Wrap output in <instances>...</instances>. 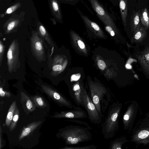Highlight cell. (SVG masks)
I'll list each match as a JSON object with an SVG mask.
<instances>
[{"mask_svg":"<svg viewBox=\"0 0 149 149\" xmlns=\"http://www.w3.org/2000/svg\"><path fill=\"white\" fill-rule=\"evenodd\" d=\"M88 130L83 126L71 125L59 129L56 136L62 139L66 145H75L92 139V135Z\"/></svg>","mask_w":149,"mask_h":149,"instance_id":"cell-1","label":"cell"},{"mask_svg":"<svg viewBox=\"0 0 149 149\" xmlns=\"http://www.w3.org/2000/svg\"><path fill=\"white\" fill-rule=\"evenodd\" d=\"M121 107V105L117 102L109 107L102 129V133L106 139L112 138L118 128V120Z\"/></svg>","mask_w":149,"mask_h":149,"instance_id":"cell-2","label":"cell"},{"mask_svg":"<svg viewBox=\"0 0 149 149\" xmlns=\"http://www.w3.org/2000/svg\"><path fill=\"white\" fill-rule=\"evenodd\" d=\"M40 86L42 91L60 107L72 109L75 107L69 100L51 86L44 84Z\"/></svg>","mask_w":149,"mask_h":149,"instance_id":"cell-3","label":"cell"},{"mask_svg":"<svg viewBox=\"0 0 149 149\" xmlns=\"http://www.w3.org/2000/svg\"><path fill=\"white\" fill-rule=\"evenodd\" d=\"M83 107L86 109L90 121L93 124H99L103 117L98 112L89 94L84 89L82 96Z\"/></svg>","mask_w":149,"mask_h":149,"instance_id":"cell-4","label":"cell"},{"mask_svg":"<svg viewBox=\"0 0 149 149\" xmlns=\"http://www.w3.org/2000/svg\"><path fill=\"white\" fill-rule=\"evenodd\" d=\"M99 19L106 26L113 25V19L107 10L98 0H88Z\"/></svg>","mask_w":149,"mask_h":149,"instance_id":"cell-5","label":"cell"},{"mask_svg":"<svg viewBox=\"0 0 149 149\" xmlns=\"http://www.w3.org/2000/svg\"><path fill=\"white\" fill-rule=\"evenodd\" d=\"M87 117L86 112L79 107H75L68 111L56 112L51 117L56 118H65L68 119H83Z\"/></svg>","mask_w":149,"mask_h":149,"instance_id":"cell-6","label":"cell"},{"mask_svg":"<svg viewBox=\"0 0 149 149\" xmlns=\"http://www.w3.org/2000/svg\"><path fill=\"white\" fill-rule=\"evenodd\" d=\"M19 48L17 44L13 41L10 45L7 53L8 64L9 71L16 67L18 60Z\"/></svg>","mask_w":149,"mask_h":149,"instance_id":"cell-7","label":"cell"},{"mask_svg":"<svg viewBox=\"0 0 149 149\" xmlns=\"http://www.w3.org/2000/svg\"><path fill=\"white\" fill-rule=\"evenodd\" d=\"M39 37H33L31 40V44L35 54L38 57H42L44 55V51L42 42Z\"/></svg>","mask_w":149,"mask_h":149,"instance_id":"cell-8","label":"cell"},{"mask_svg":"<svg viewBox=\"0 0 149 149\" xmlns=\"http://www.w3.org/2000/svg\"><path fill=\"white\" fill-rule=\"evenodd\" d=\"M42 122V121L34 122L24 127L19 135V139L21 140L29 135L40 125Z\"/></svg>","mask_w":149,"mask_h":149,"instance_id":"cell-9","label":"cell"},{"mask_svg":"<svg viewBox=\"0 0 149 149\" xmlns=\"http://www.w3.org/2000/svg\"><path fill=\"white\" fill-rule=\"evenodd\" d=\"M21 100L24 102L27 109L30 111H32L36 109V106L33 101L28 95L24 93H21Z\"/></svg>","mask_w":149,"mask_h":149,"instance_id":"cell-10","label":"cell"},{"mask_svg":"<svg viewBox=\"0 0 149 149\" xmlns=\"http://www.w3.org/2000/svg\"><path fill=\"white\" fill-rule=\"evenodd\" d=\"M119 7L123 22L126 26L127 13V0H119Z\"/></svg>","mask_w":149,"mask_h":149,"instance_id":"cell-11","label":"cell"},{"mask_svg":"<svg viewBox=\"0 0 149 149\" xmlns=\"http://www.w3.org/2000/svg\"><path fill=\"white\" fill-rule=\"evenodd\" d=\"M16 107V102L14 101L12 102L9 109L5 122V124L8 127H10V125Z\"/></svg>","mask_w":149,"mask_h":149,"instance_id":"cell-12","label":"cell"},{"mask_svg":"<svg viewBox=\"0 0 149 149\" xmlns=\"http://www.w3.org/2000/svg\"><path fill=\"white\" fill-rule=\"evenodd\" d=\"M31 98L35 106L40 108H44L47 105L44 99L40 95L32 96Z\"/></svg>","mask_w":149,"mask_h":149,"instance_id":"cell-13","label":"cell"},{"mask_svg":"<svg viewBox=\"0 0 149 149\" xmlns=\"http://www.w3.org/2000/svg\"><path fill=\"white\" fill-rule=\"evenodd\" d=\"M141 20L143 25L146 28L149 27V15L147 9H143L141 16Z\"/></svg>","mask_w":149,"mask_h":149,"instance_id":"cell-14","label":"cell"},{"mask_svg":"<svg viewBox=\"0 0 149 149\" xmlns=\"http://www.w3.org/2000/svg\"><path fill=\"white\" fill-rule=\"evenodd\" d=\"M19 110L17 107L16 108L10 126L9 130L12 131L15 128L17 122L19 119Z\"/></svg>","mask_w":149,"mask_h":149,"instance_id":"cell-15","label":"cell"},{"mask_svg":"<svg viewBox=\"0 0 149 149\" xmlns=\"http://www.w3.org/2000/svg\"><path fill=\"white\" fill-rule=\"evenodd\" d=\"M97 146L94 145L78 147L66 146L61 149H95Z\"/></svg>","mask_w":149,"mask_h":149,"instance_id":"cell-16","label":"cell"},{"mask_svg":"<svg viewBox=\"0 0 149 149\" xmlns=\"http://www.w3.org/2000/svg\"><path fill=\"white\" fill-rule=\"evenodd\" d=\"M39 31L41 35L44 37L45 38L49 44L52 45V42L50 38L47 34V32L44 27L42 25L40 26L39 28Z\"/></svg>","mask_w":149,"mask_h":149,"instance_id":"cell-17","label":"cell"},{"mask_svg":"<svg viewBox=\"0 0 149 149\" xmlns=\"http://www.w3.org/2000/svg\"><path fill=\"white\" fill-rule=\"evenodd\" d=\"M67 120L70 122L80 124L82 126H83V127L86 128L89 130H91L92 129V128L87 123L84 121L78 120L77 119H69Z\"/></svg>","mask_w":149,"mask_h":149,"instance_id":"cell-18","label":"cell"},{"mask_svg":"<svg viewBox=\"0 0 149 149\" xmlns=\"http://www.w3.org/2000/svg\"><path fill=\"white\" fill-rule=\"evenodd\" d=\"M140 21L139 15L138 12L135 14L133 19V25L134 28L136 29Z\"/></svg>","mask_w":149,"mask_h":149,"instance_id":"cell-19","label":"cell"},{"mask_svg":"<svg viewBox=\"0 0 149 149\" xmlns=\"http://www.w3.org/2000/svg\"><path fill=\"white\" fill-rule=\"evenodd\" d=\"M149 135L148 131L144 130L140 132L138 134V137L140 139H143L147 137Z\"/></svg>","mask_w":149,"mask_h":149,"instance_id":"cell-20","label":"cell"},{"mask_svg":"<svg viewBox=\"0 0 149 149\" xmlns=\"http://www.w3.org/2000/svg\"><path fill=\"white\" fill-rule=\"evenodd\" d=\"M4 48L3 45V43L1 40H0V65L1 63V60L2 59L3 55L4 53Z\"/></svg>","mask_w":149,"mask_h":149,"instance_id":"cell-21","label":"cell"},{"mask_svg":"<svg viewBox=\"0 0 149 149\" xmlns=\"http://www.w3.org/2000/svg\"><path fill=\"white\" fill-rule=\"evenodd\" d=\"M98 66L101 70H104L106 67V64L104 62L101 60H99L97 62Z\"/></svg>","mask_w":149,"mask_h":149,"instance_id":"cell-22","label":"cell"},{"mask_svg":"<svg viewBox=\"0 0 149 149\" xmlns=\"http://www.w3.org/2000/svg\"><path fill=\"white\" fill-rule=\"evenodd\" d=\"M0 95L1 97H4L5 96H6L7 97H10V96L9 93L3 91V88L1 87L0 88Z\"/></svg>","mask_w":149,"mask_h":149,"instance_id":"cell-23","label":"cell"},{"mask_svg":"<svg viewBox=\"0 0 149 149\" xmlns=\"http://www.w3.org/2000/svg\"><path fill=\"white\" fill-rule=\"evenodd\" d=\"M15 25V22L14 21H12L10 22L7 26V29L8 31L12 30L14 27Z\"/></svg>","mask_w":149,"mask_h":149,"instance_id":"cell-24","label":"cell"},{"mask_svg":"<svg viewBox=\"0 0 149 149\" xmlns=\"http://www.w3.org/2000/svg\"><path fill=\"white\" fill-rule=\"evenodd\" d=\"M62 69V66L59 65H56L52 67V70L53 71H60Z\"/></svg>","mask_w":149,"mask_h":149,"instance_id":"cell-25","label":"cell"},{"mask_svg":"<svg viewBox=\"0 0 149 149\" xmlns=\"http://www.w3.org/2000/svg\"><path fill=\"white\" fill-rule=\"evenodd\" d=\"M141 29L137 32L134 36V38L135 39H139L141 36L142 33L141 31Z\"/></svg>","mask_w":149,"mask_h":149,"instance_id":"cell-26","label":"cell"},{"mask_svg":"<svg viewBox=\"0 0 149 149\" xmlns=\"http://www.w3.org/2000/svg\"><path fill=\"white\" fill-rule=\"evenodd\" d=\"M53 8L55 11H57L59 9V7L57 3L55 1H53L52 3Z\"/></svg>","mask_w":149,"mask_h":149,"instance_id":"cell-27","label":"cell"},{"mask_svg":"<svg viewBox=\"0 0 149 149\" xmlns=\"http://www.w3.org/2000/svg\"><path fill=\"white\" fill-rule=\"evenodd\" d=\"M78 43L79 47L80 48L83 49L85 47V45L84 42L81 40L78 41Z\"/></svg>","mask_w":149,"mask_h":149,"instance_id":"cell-28","label":"cell"},{"mask_svg":"<svg viewBox=\"0 0 149 149\" xmlns=\"http://www.w3.org/2000/svg\"><path fill=\"white\" fill-rule=\"evenodd\" d=\"M80 76L76 75H72L71 77V79L73 81H76L78 80L80 78Z\"/></svg>","mask_w":149,"mask_h":149,"instance_id":"cell-29","label":"cell"},{"mask_svg":"<svg viewBox=\"0 0 149 149\" xmlns=\"http://www.w3.org/2000/svg\"><path fill=\"white\" fill-rule=\"evenodd\" d=\"M1 133H2V130H1V126H0V149H1L3 147V145H2V139H1V137H2Z\"/></svg>","mask_w":149,"mask_h":149,"instance_id":"cell-30","label":"cell"},{"mask_svg":"<svg viewBox=\"0 0 149 149\" xmlns=\"http://www.w3.org/2000/svg\"><path fill=\"white\" fill-rule=\"evenodd\" d=\"M105 29L106 30L110 33L111 31L113 30L111 27L109 26H106Z\"/></svg>","mask_w":149,"mask_h":149,"instance_id":"cell-31","label":"cell"},{"mask_svg":"<svg viewBox=\"0 0 149 149\" xmlns=\"http://www.w3.org/2000/svg\"><path fill=\"white\" fill-rule=\"evenodd\" d=\"M129 116L128 114H125L123 117V119L125 121H127L129 119Z\"/></svg>","mask_w":149,"mask_h":149,"instance_id":"cell-32","label":"cell"},{"mask_svg":"<svg viewBox=\"0 0 149 149\" xmlns=\"http://www.w3.org/2000/svg\"><path fill=\"white\" fill-rule=\"evenodd\" d=\"M12 12V9L10 8H8L6 10V13L8 14H10Z\"/></svg>","mask_w":149,"mask_h":149,"instance_id":"cell-33","label":"cell"},{"mask_svg":"<svg viewBox=\"0 0 149 149\" xmlns=\"http://www.w3.org/2000/svg\"><path fill=\"white\" fill-rule=\"evenodd\" d=\"M110 33L112 36H113L115 35L114 32L113 30L111 31Z\"/></svg>","mask_w":149,"mask_h":149,"instance_id":"cell-34","label":"cell"},{"mask_svg":"<svg viewBox=\"0 0 149 149\" xmlns=\"http://www.w3.org/2000/svg\"><path fill=\"white\" fill-rule=\"evenodd\" d=\"M126 67L127 68H128V69H130L131 68V66L129 64H126Z\"/></svg>","mask_w":149,"mask_h":149,"instance_id":"cell-35","label":"cell"},{"mask_svg":"<svg viewBox=\"0 0 149 149\" xmlns=\"http://www.w3.org/2000/svg\"><path fill=\"white\" fill-rule=\"evenodd\" d=\"M114 5L115 3V1L116 0H109Z\"/></svg>","mask_w":149,"mask_h":149,"instance_id":"cell-36","label":"cell"}]
</instances>
